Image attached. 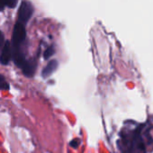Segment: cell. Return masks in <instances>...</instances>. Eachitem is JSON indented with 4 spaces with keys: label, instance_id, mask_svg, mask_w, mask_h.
<instances>
[{
    "label": "cell",
    "instance_id": "6da1fadb",
    "mask_svg": "<svg viewBox=\"0 0 153 153\" xmlns=\"http://www.w3.org/2000/svg\"><path fill=\"white\" fill-rule=\"evenodd\" d=\"M26 38V30L25 25L21 23H16L15 25L12 35V47L13 48H19L21 47L22 43L25 41Z\"/></svg>",
    "mask_w": 153,
    "mask_h": 153
},
{
    "label": "cell",
    "instance_id": "7a4b0ae2",
    "mask_svg": "<svg viewBox=\"0 0 153 153\" xmlns=\"http://www.w3.org/2000/svg\"><path fill=\"white\" fill-rule=\"evenodd\" d=\"M33 14V7L31 2L27 0L22 1L18 10V22L25 25L28 23Z\"/></svg>",
    "mask_w": 153,
    "mask_h": 153
},
{
    "label": "cell",
    "instance_id": "3957f363",
    "mask_svg": "<svg viewBox=\"0 0 153 153\" xmlns=\"http://www.w3.org/2000/svg\"><path fill=\"white\" fill-rule=\"evenodd\" d=\"M13 57V51L12 46L10 44V42L7 41L3 46L1 55H0V62L3 65H7L9 61L11 60V58Z\"/></svg>",
    "mask_w": 153,
    "mask_h": 153
},
{
    "label": "cell",
    "instance_id": "277c9868",
    "mask_svg": "<svg viewBox=\"0 0 153 153\" xmlns=\"http://www.w3.org/2000/svg\"><path fill=\"white\" fill-rule=\"evenodd\" d=\"M59 63L56 59H51L48 62V64L45 66V68L42 71V78L47 79L48 76H50L57 68H58Z\"/></svg>",
    "mask_w": 153,
    "mask_h": 153
},
{
    "label": "cell",
    "instance_id": "5b68a950",
    "mask_svg": "<svg viewBox=\"0 0 153 153\" xmlns=\"http://www.w3.org/2000/svg\"><path fill=\"white\" fill-rule=\"evenodd\" d=\"M0 90H9V84L2 74H0Z\"/></svg>",
    "mask_w": 153,
    "mask_h": 153
},
{
    "label": "cell",
    "instance_id": "8992f818",
    "mask_svg": "<svg viewBox=\"0 0 153 153\" xmlns=\"http://www.w3.org/2000/svg\"><path fill=\"white\" fill-rule=\"evenodd\" d=\"M54 52H55V50H54L53 46H50V47H48V48L45 50L44 53H43V57H44V59H48L49 58H51V57L54 54Z\"/></svg>",
    "mask_w": 153,
    "mask_h": 153
},
{
    "label": "cell",
    "instance_id": "52a82bcc",
    "mask_svg": "<svg viewBox=\"0 0 153 153\" xmlns=\"http://www.w3.org/2000/svg\"><path fill=\"white\" fill-rule=\"evenodd\" d=\"M6 6L8 7L9 8H15L18 3V0H4Z\"/></svg>",
    "mask_w": 153,
    "mask_h": 153
},
{
    "label": "cell",
    "instance_id": "ba28073f",
    "mask_svg": "<svg viewBox=\"0 0 153 153\" xmlns=\"http://www.w3.org/2000/svg\"><path fill=\"white\" fill-rule=\"evenodd\" d=\"M79 143H80V140H79V139H74L73 140H71L70 141V146L71 147H73V148H78L79 147Z\"/></svg>",
    "mask_w": 153,
    "mask_h": 153
},
{
    "label": "cell",
    "instance_id": "9c48e42d",
    "mask_svg": "<svg viewBox=\"0 0 153 153\" xmlns=\"http://www.w3.org/2000/svg\"><path fill=\"white\" fill-rule=\"evenodd\" d=\"M4 41H5V37H4V34L3 33L0 31V49L2 48L3 44H4Z\"/></svg>",
    "mask_w": 153,
    "mask_h": 153
},
{
    "label": "cell",
    "instance_id": "30bf717a",
    "mask_svg": "<svg viewBox=\"0 0 153 153\" xmlns=\"http://www.w3.org/2000/svg\"><path fill=\"white\" fill-rule=\"evenodd\" d=\"M6 6V3L4 0H0V10H3Z\"/></svg>",
    "mask_w": 153,
    "mask_h": 153
}]
</instances>
